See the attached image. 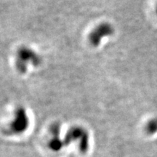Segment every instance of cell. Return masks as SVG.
I'll list each match as a JSON object with an SVG mask.
<instances>
[{
	"label": "cell",
	"instance_id": "cell-1",
	"mask_svg": "<svg viewBox=\"0 0 157 157\" xmlns=\"http://www.w3.org/2000/svg\"><path fill=\"white\" fill-rule=\"evenodd\" d=\"M32 63L34 66L40 63L39 57L33 50L28 48H22L18 51L17 57V68L20 71L25 73L27 69V63Z\"/></svg>",
	"mask_w": 157,
	"mask_h": 157
},
{
	"label": "cell",
	"instance_id": "cell-2",
	"mask_svg": "<svg viewBox=\"0 0 157 157\" xmlns=\"http://www.w3.org/2000/svg\"><path fill=\"white\" fill-rule=\"evenodd\" d=\"M113 33V29L109 23H103L98 25L90 35V41L94 46H98L104 36H109Z\"/></svg>",
	"mask_w": 157,
	"mask_h": 157
},
{
	"label": "cell",
	"instance_id": "cell-3",
	"mask_svg": "<svg viewBox=\"0 0 157 157\" xmlns=\"http://www.w3.org/2000/svg\"><path fill=\"white\" fill-rule=\"evenodd\" d=\"M29 119L27 117L26 113H25V109L20 108L16 111L15 113V119L13 121L11 127L15 129L17 132H21V131L24 130L28 126Z\"/></svg>",
	"mask_w": 157,
	"mask_h": 157
},
{
	"label": "cell",
	"instance_id": "cell-4",
	"mask_svg": "<svg viewBox=\"0 0 157 157\" xmlns=\"http://www.w3.org/2000/svg\"><path fill=\"white\" fill-rule=\"evenodd\" d=\"M147 130L150 133H154L157 132V119H152L147 124Z\"/></svg>",
	"mask_w": 157,
	"mask_h": 157
},
{
	"label": "cell",
	"instance_id": "cell-5",
	"mask_svg": "<svg viewBox=\"0 0 157 157\" xmlns=\"http://www.w3.org/2000/svg\"><path fill=\"white\" fill-rule=\"evenodd\" d=\"M156 11H157V8H156Z\"/></svg>",
	"mask_w": 157,
	"mask_h": 157
}]
</instances>
